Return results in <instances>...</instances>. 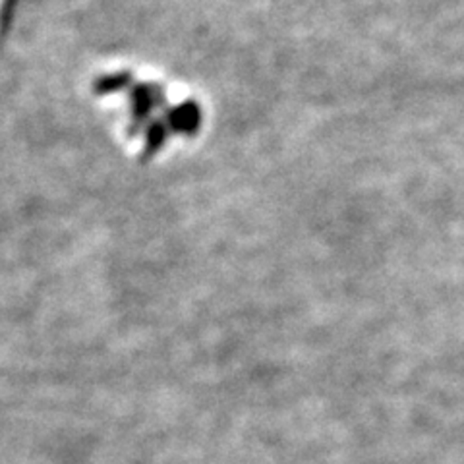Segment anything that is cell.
<instances>
[{"mask_svg": "<svg viewBox=\"0 0 464 464\" xmlns=\"http://www.w3.org/2000/svg\"><path fill=\"white\" fill-rule=\"evenodd\" d=\"M5 6H6V0H0V22H3V12H5Z\"/></svg>", "mask_w": 464, "mask_h": 464, "instance_id": "1", "label": "cell"}]
</instances>
